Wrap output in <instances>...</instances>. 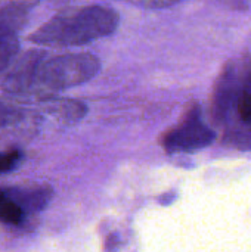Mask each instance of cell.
Returning a JSON list of instances; mask_svg holds the SVG:
<instances>
[{
	"label": "cell",
	"mask_w": 251,
	"mask_h": 252,
	"mask_svg": "<svg viewBox=\"0 0 251 252\" xmlns=\"http://www.w3.org/2000/svg\"><path fill=\"white\" fill-rule=\"evenodd\" d=\"M24 210L19 207V204L6 192L0 190V221L4 224H21L25 219Z\"/></svg>",
	"instance_id": "52a82bcc"
},
{
	"label": "cell",
	"mask_w": 251,
	"mask_h": 252,
	"mask_svg": "<svg viewBox=\"0 0 251 252\" xmlns=\"http://www.w3.org/2000/svg\"><path fill=\"white\" fill-rule=\"evenodd\" d=\"M19 52V40L13 37H0V71L7 68Z\"/></svg>",
	"instance_id": "9c48e42d"
},
{
	"label": "cell",
	"mask_w": 251,
	"mask_h": 252,
	"mask_svg": "<svg viewBox=\"0 0 251 252\" xmlns=\"http://www.w3.org/2000/svg\"><path fill=\"white\" fill-rule=\"evenodd\" d=\"M215 139V133L197 117L186 118L179 127L172 130L164 140L169 151H197L209 146Z\"/></svg>",
	"instance_id": "277c9868"
},
{
	"label": "cell",
	"mask_w": 251,
	"mask_h": 252,
	"mask_svg": "<svg viewBox=\"0 0 251 252\" xmlns=\"http://www.w3.org/2000/svg\"><path fill=\"white\" fill-rule=\"evenodd\" d=\"M21 154L19 151H7V152H0V174L10 171L19 161Z\"/></svg>",
	"instance_id": "7c38bea8"
},
{
	"label": "cell",
	"mask_w": 251,
	"mask_h": 252,
	"mask_svg": "<svg viewBox=\"0 0 251 252\" xmlns=\"http://www.w3.org/2000/svg\"><path fill=\"white\" fill-rule=\"evenodd\" d=\"M136 4H139V6H143V7H169V6H173L175 4V1H138Z\"/></svg>",
	"instance_id": "4fadbf2b"
},
{
	"label": "cell",
	"mask_w": 251,
	"mask_h": 252,
	"mask_svg": "<svg viewBox=\"0 0 251 252\" xmlns=\"http://www.w3.org/2000/svg\"><path fill=\"white\" fill-rule=\"evenodd\" d=\"M22 117V111L10 103L0 100V128L18 123Z\"/></svg>",
	"instance_id": "30bf717a"
},
{
	"label": "cell",
	"mask_w": 251,
	"mask_h": 252,
	"mask_svg": "<svg viewBox=\"0 0 251 252\" xmlns=\"http://www.w3.org/2000/svg\"><path fill=\"white\" fill-rule=\"evenodd\" d=\"M53 111L59 114V117L65 121H77L86 114V106L75 100H61L53 103Z\"/></svg>",
	"instance_id": "ba28073f"
},
{
	"label": "cell",
	"mask_w": 251,
	"mask_h": 252,
	"mask_svg": "<svg viewBox=\"0 0 251 252\" xmlns=\"http://www.w3.org/2000/svg\"><path fill=\"white\" fill-rule=\"evenodd\" d=\"M238 115L244 123H251V87H247L238 99Z\"/></svg>",
	"instance_id": "8fae6325"
},
{
	"label": "cell",
	"mask_w": 251,
	"mask_h": 252,
	"mask_svg": "<svg viewBox=\"0 0 251 252\" xmlns=\"http://www.w3.org/2000/svg\"><path fill=\"white\" fill-rule=\"evenodd\" d=\"M101 68L92 53H67L46 59L37 75L36 89L44 93L67 90L92 80Z\"/></svg>",
	"instance_id": "7a4b0ae2"
},
{
	"label": "cell",
	"mask_w": 251,
	"mask_h": 252,
	"mask_svg": "<svg viewBox=\"0 0 251 252\" xmlns=\"http://www.w3.org/2000/svg\"><path fill=\"white\" fill-rule=\"evenodd\" d=\"M43 50H28L16 59L9 72L1 80L0 89L9 94H22L36 87L38 69L44 62Z\"/></svg>",
	"instance_id": "3957f363"
},
{
	"label": "cell",
	"mask_w": 251,
	"mask_h": 252,
	"mask_svg": "<svg viewBox=\"0 0 251 252\" xmlns=\"http://www.w3.org/2000/svg\"><path fill=\"white\" fill-rule=\"evenodd\" d=\"M24 210L28 213H38L46 208L52 198V189L47 186H33V188H21L6 190Z\"/></svg>",
	"instance_id": "8992f818"
},
{
	"label": "cell",
	"mask_w": 251,
	"mask_h": 252,
	"mask_svg": "<svg viewBox=\"0 0 251 252\" xmlns=\"http://www.w3.org/2000/svg\"><path fill=\"white\" fill-rule=\"evenodd\" d=\"M34 4L30 1H12L0 7V37H13L25 25Z\"/></svg>",
	"instance_id": "5b68a950"
},
{
	"label": "cell",
	"mask_w": 251,
	"mask_h": 252,
	"mask_svg": "<svg viewBox=\"0 0 251 252\" xmlns=\"http://www.w3.org/2000/svg\"><path fill=\"white\" fill-rule=\"evenodd\" d=\"M118 16L104 6L65 9L38 27L28 40L38 46H80L107 37L115 31Z\"/></svg>",
	"instance_id": "6da1fadb"
}]
</instances>
